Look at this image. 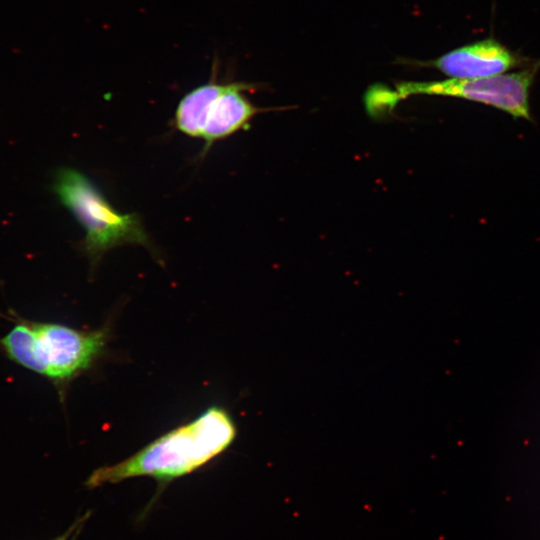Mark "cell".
<instances>
[{
	"label": "cell",
	"instance_id": "obj_1",
	"mask_svg": "<svg viewBox=\"0 0 540 540\" xmlns=\"http://www.w3.org/2000/svg\"><path fill=\"white\" fill-rule=\"evenodd\" d=\"M237 434L231 415L212 406L190 422L161 435L132 456L94 470L88 488L148 476L168 483L188 475L222 454Z\"/></svg>",
	"mask_w": 540,
	"mask_h": 540
},
{
	"label": "cell",
	"instance_id": "obj_2",
	"mask_svg": "<svg viewBox=\"0 0 540 540\" xmlns=\"http://www.w3.org/2000/svg\"><path fill=\"white\" fill-rule=\"evenodd\" d=\"M13 326L0 337L11 362L49 380L64 399L68 385L90 369L103 352L108 329L83 330L11 313Z\"/></svg>",
	"mask_w": 540,
	"mask_h": 540
},
{
	"label": "cell",
	"instance_id": "obj_3",
	"mask_svg": "<svg viewBox=\"0 0 540 540\" xmlns=\"http://www.w3.org/2000/svg\"><path fill=\"white\" fill-rule=\"evenodd\" d=\"M53 192L85 230L81 249L91 269L104 255L121 245H140L158 261L161 255L136 213L118 212L98 186L84 173L61 168L54 177Z\"/></svg>",
	"mask_w": 540,
	"mask_h": 540
},
{
	"label": "cell",
	"instance_id": "obj_4",
	"mask_svg": "<svg viewBox=\"0 0 540 540\" xmlns=\"http://www.w3.org/2000/svg\"><path fill=\"white\" fill-rule=\"evenodd\" d=\"M540 68V61L514 73L482 78H451L442 81H403L394 89L373 86L365 94L369 113L392 110L401 100L415 95H435L462 98L500 109L514 118L531 120L530 88Z\"/></svg>",
	"mask_w": 540,
	"mask_h": 540
},
{
	"label": "cell",
	"instance_id": "obj_5",
	"mask_svg": "<svg viewBox=\"0 0 540 540\" xmlns=\"http://www.w3.org/2000/svg\"><path fill=\"white\" fill-rule=\"evenodd\" d=\"M213 70L211 79L186 93L179 101L171 126L180 133L205 142L203 157L218 141L244 129L263 109L244 94L254 90L246 82H220Z\"/></svg>",
	"mask_w": 540,
	"mask_h": 540
},
{
	"label": "cell",
	"instance_id": "obj_6",
	"mask_svg": "<svg viewBox=\"0 0 540 540\" xmlns=\"http://www.w3.org/2000/svg\"><path fill=\"white\" fill-rule=\"evenodd\" d=\"M524 62L525 58L494 37H488L418 65L436 68L451 78L472 79L504 74Z\"/></svg>",
	"mask_w": 540,
	"mask_h": 540
},
{
	"label": "cell",
	"instance_id": "obj_7",
	"mask_svg": "<svg viewBox=\"0 0 540 540\" xmlns=\"http://www.w3.org/2000/svg\"><path fill=\"white\" fill-rule=\"evenodd\" d=\"M89 514L83 516L81 519H79L78 521H76L64 534L58 536L57 538H55L54 540H68V538L70 537V535L75 532L79 527H81V523H83L87 516Z\"/></svg>",
	"mask_w": 540,
	"mask_h": 540
}]
</instances>
